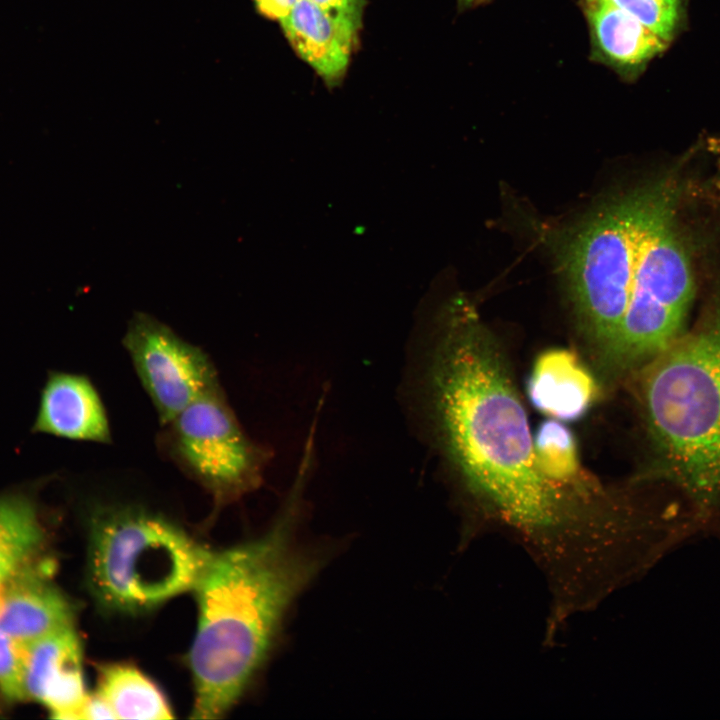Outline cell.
<instances>
[{"label":"cell","mask_w":720,"mask_h":720,"mask_svg":"<svg viewBox=\"0 0 720 720\" xmlns=\"http://www.w3.org/2000/svg\"><path fill=\"white\" fill-rule=\"evenodd\" d=\"M280 27L297 56L329 87L344 78L357 46L361 25L310 0H297Z\"/></svg>","instance_id":"cell-10"},{"label":"cell","mask_w":720,"mask_h":720,"mask_svg":"<svg viewBox=\"0 0 720 720\" xmlns=\"http://www.w3.org/2000/svg\"><path fill=\"white\" fill-rule=\"evenodd\" d=\"M1 587H2V586H0V594H1Z\"/></svg>","instance_id":"cell-24"},{"label":"cell","mask_w":720,"mask_h":720,"mask_svg":"<svg viewBox=\"0 0 720 720\" xmlns=\"http://www.w3.org/2000/svg\"><path fill=\"white\" fill-rule=\"evenodd\" d=\"M578 4L589 30L590 61L610 68L623 81H635L669 45L604 0H579Z\"/></svg>","instance_id":"cell-11"},{"label":"cell","mask_w":720,"mask_h":720,"mask_svg":"<svg viewBox=\"0 0 720 720\" xmlns=\"http://www.w3.org/2000/svg\"><path fill=\"white\" fill-rule=\"evenodd\" d=\"M70 600L42 573L25 566L1 587L0 632L26 644L74 626Z\"/></svg>","instance_id":"cell-13"},{"label":"cell","mask_w":720,"mask_h":720,"mask_svg":"<svg viewBox=\"0 0 720 720\" xmlns=\"http://www.w3.org/2000/svg\"><path fill=\"white\" fill-rule=\"evenodd\" d=\"M643 395L672 472L689 486L720 491V315L652 359Z\"/></svg>","instance_id":"cell-5"},{"label":"cell","mask_w":720,"mask_h":720,"mask_svg":"<svg viewBox=\"0 0 720 720\" xmlns=\"http://www.w3.org/2000/svg\"><path fill=\"white\" fill-rule=\"evenodd\" d=\"M670 43L685 17V0H604Z\"/></svg>","instance_id":"cell-18"},{"label":"cell","mask_w":720,"mask_h":720,"mask_svg":"<svg viewBox=\"0 0 720 720\" xmlns=\"http://www.w3.org/2000/svg\"><path fill=\"white\" fill-rule=\"evenodd\" d=\"M477 0H457L459 10L475 7Z\"/></svg>","instance_id":"cell-22"},{"label":"cell","mask_w":720,"mask_h":720,"mask_svg":"<svg viewBox=\"0 0 720 720\" xmlns=\"http://www.w3.org/2000/svg\"><path fill=\"white\" fill-rule=\"evenodd\" d=\"M122 343L162 426L220 385L208 354L148 313H134Z\"/></svg>","instance_id":"cell-8"},{"label":"cell","mask_w":720,"mask_h":720,"mask_svg":"<svg viewBox=\"0 0 720 720\" xmlns=\"http://www.w3.org/2000/svg\"><path fill=\"white\" fill-rule=\"evenodd\" d=\"M537 466L542 475L555 485L575 483L580 464L577 446L570 430L557 419L542 423L533 439Z\"/></svg>","instance_id":"cell-17"},{"label":"cell","mask_w":720,"mask_h":720,"mask_svg":"<svg viewBox=\"0 0 720 720\" xmlns=\"http://www.w3.org/2000/svg\"><path fill=\"white\" fill-rule=\"evenodd\" d=\"M597 393V383L589 370L574 352L562 348L540 354L528 381L531 403L559 421L583 416Z\"/></svg>","instance_id":"cell-14"},{"label":"cell","mask_w":720,"mask_h":720,"mask_svg":"<svg viewBox=\"0 0 720 720\" xmlns=\"http://www.w3.org/2000/svg\"><path fill=\"white\" fill-rule=\"evenodd\" d=\"M675 207L642 243L628 306L604 364L625 371L652 360L676 340L694 294L690 255L675 224Z\"/></svg>","instance_id":"cell-6"},{"label":"cell","mask_w":720,"mask_h":720,"mask_svg":"<svg viewBox=\"0 0 720 720\" xmlns=\"http://www.w3.org/2000/svg\"><path fill=\"white\" fill-rule=\"evenodd\" d=\"M162 427V450L212 495L216 505L232 502L261 484L271 453L244 431L221 385Z\"/></svg>","instance_id":"cell-7"},{"label":"cell","mask_w":720,"mask_h":720,"mask_svg":"<svg viewBox=\"0 0 720 720\" xmlns=\"http://www.w3.org/2000/svg\"><path fill=\"white\" fill-rule=\"evenodd\" d=\"M43 537L37 511L29 499L0 497V586L27 566Z\"/></svg>","instance_id":"cell-16"},{"label":"cell","mask_w":720,"mask_h":720,"mask_svg":"<svg viewBox=\"0 0 720 720\" xmlns=\"http://www.w3.org/2000/svg\"><path fill=\"white\" fill-rule=\"evenodd\" d=\"M27 661L28 644L0 632V691L9 700L28 698Z\"/></svg>","instance_id":"cell-19"},{"label":"cell","mask_w":720,"mask_h":720,"mask_svg":"<svg viewBox=\"0 0 720 720\" xmlns=\"http://www.w3.org/2000/svg\"><path fill=\"white\" fill-rule=\"evenodd\" d=\"M34 432L101 444L112 442L105 405L82 374L52 372L41 393Z\"/></svg>","instance_id":"cell-12"},{"label":"cell","mask_w":720,"mask_h":720,"mask_svg":"<svg viewBox=\"0 0 720 720\" xmlns=\"http://www.w3.org/2000/svg\"><path fill=\"white\" fill-rule=\"evenodd\" d=\"M95 693L108 705L114 719L173 718L159 687L137 667L108 663L98 668Z\"/></svg>","instance_id":"cell-15"},{"label":"cell","mask_w":720,"mask_h":720,"mask_svg":"<svg viewBox=\"0 0 720 720\" xmlns=\"http://www.w3.org/2000/svg\"><path fill=\"white\" fill-rule=\"evenodd\" d=\"M669 177L607 199L569 229L557 260L578 321L605 362L628 306L638 255L655 221L676 206Z\"/></svg>","instance_id":"cell-3"},{"label":"cell","mask_w":720,"mask_h":720,"mask_svg":"<svg viewBox=\"0 0 720 720\" xmlns=\"http://www.w3.org/2000/svg\"><path fill=\"white\" fill-rule=\"evenodd\" d=\"M309 469L299 466L286 506L262 537L210 551L195 583L198 623L188 664L192 717H222L264 661L280 621L316 563L298 552L293 525Z\"/></svg>","instance_id":"cell-2"},{"label":"cell","mask_w":720,"mask_h":720,"mask_svg":"<svg viewBox=\"0 0 720 720\" xmlns=\"http://www.w3.org/2000/svg\"><path fill=\"white\" fill-rule=\"evenodd\" d=\"M209 554L160 514L105 507L92 518L88 582L104 609L144 613L192 591Z\"/></svg>","instance_id":"cell-4"},{"label":"cell","mask_w":720,"mask_h":720,"mask_svg":"<svg viewBox=\"0 0 720 720\" xmlns=\"http://www.w3.org/2000/svg\"><path fill=\"white\" fill-rule=\"evenodd\" d=\"M491 1H492V0H477L476 3H475V6L482 5V4H487V3L491 2Z\"/></svg>","instance_id":"cell-23"},{"label":"cell","mask_w":720,"mask_h":720,"mask_svg":"<svg viewBox=\"0 0 720 720\" xmlns=\"http://www.w3.org/2000/svg\"><path fill=\"white\" fill-rule=\"evenodd\" d=\"M297 0H253L257 11L271 20H281Z\"/></svg>","instance_id":"cell-21"},{"label":"cell","mask_w":720,"mask_h":720,"mask_svg":"<svg viewBox=\"0 0 720 720\" xmlns=\"http://www.w3.org/2000/svg\"><path fill=\"white\" fill-rule=\"evenodd\" d=\"M441 320L428 384L446 456L497 516L527 533L559 527L570 507L537 466L527 415L495 338L463 297Z\"/></svg>","instance_id":"cell-1"},{"label":"cell","mask_w":720,"mask_h":720,"mask_svg":"<svg viewBox=\"0 0 720 720\" xmlns=\"http://www.w3.org/2000/svg\"><path fill=\"white\" fill-rule=\"evenodd\" d=\"M26 690L28 698L44 704L54 718L80 719L89 694L74 626L28 645Z\"/></svg>","instance_id":"cell-9"},{"label":"cell","mask_w":720,"mask_h":720,"mask_svg":"<svg viewBox=\"0 0 720 720\" xmlns=\"http://www.w3.org/2000/svg\"><path fill=\"white\" fill-rule=\"evenodd\" d=\"M335 15L351 19L362 24L365 0H310Z\"/></svg>","instance_id":"cell-20"}]
</instances>
